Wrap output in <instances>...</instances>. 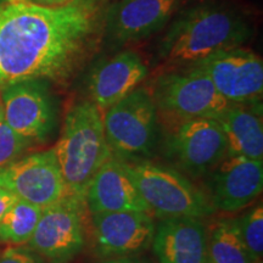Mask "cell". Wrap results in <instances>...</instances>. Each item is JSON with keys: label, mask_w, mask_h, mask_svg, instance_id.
Here are the masks:
<instances>
[{"label": "cell", "mask_w": 263, "mask_h": 263, "mask_svg": "<svg viewBox=\"0 0 263 263\" xmlns=\"http://www.w3.org/2000/svg\"><path fill=\"white\" fill-rule=\"evenodd\" d=\"M105 12L106 0L0 4V89L32 80L70 82L98 50Z\"/></svg>", "instance_id": "cell-1"}, {"label": "cell", "mask_w": 263, "mask_h": 263, "mask_svg": "<svg viewBox=\"0 0 263 263\" xmlns=\"http://www.w3.org/2000/svg\"><path fill=\"white\" fill-rule=\"evenodd\" d=\"M249 20L223 4H202L171 25L159 47V59L171 68L186 67L217 51L241 47L251 37Z\"/></svg>", "instance_id": "cell-2"}, {"label": "cell", "mask_w": 263, "mask_h": 263, "mask_svg": "<svg viewBox=\"0 0 263 263\" xmlns=\"http://www.w3.org/2000/svg\"><path fill=\"white\" fill-rule=\"evenodd\" d=\"M54 151L66 196L84 201L95 173L112 157L105 136L103 112L93 101H81L70 108Z\"/></svg>", "instance_id": "cell-3"}, {"label": "cell", "mask_w": 263, "mask_h": 263, "mask_svg": "<svg viewBox=\"0 0 263 263\" xmlns=\"http://www.w3.org/2000/svg\"><path fill=\"white\" fill-rule=\"evenodd\" d=\"M149 91L157 117H162L167 127L196 118L218 120L230 105L205 72L195 66L164 72Z\"/></svg>", "instance_id": "cell-4"}, {"label": "cell", "mask_w": 263, "mask_h": 263, "mask_svg": "<svg viewBox=\"0 0 263 263\" xmlns=\"http://www.w3.org/2000/svg\"><path fill=\"white\" fill-rule=\"evenodd\" d=\"M124 162L150 213L159 218H202L215 212L211 199L178 170L146 160Z\"/></svg>", "instance_id": "cell-5"}, {"label": "cell", "mask_w": 263, "mask_h": 263, "mask_svg": "<svg viewBox=\"0 0 263 263\" xmlns=\"http://www.w3.org/2000/svg\"><path fill=\"white\" fill-rule=\"evenodd\" d=\"M105 136L111 153L121 160L153 155L159 136V117L149 89L138 87L105 111Z\"/></svg>", "instance_id": "cell-6"}, {"label": "cell", "mask_w": 263, "mask_h": 263, "mask_svg": "<svg viewBox=\"0 0 263 263\" xmlns=\"http://www.w3.org/2000/svg\"><path fill=\"white\" fill-rule=\"evenodd\" d=\"M85 202L71 196L43 209L28 244L50 263H70L84 246Z\"/></svg>", "instance_id": "cell-7"}, {"label": "cell", "mask_w": 263, "mask_h": 263, "mask_svg": "<svg viewBox=\"0 0 263 263\" xmlns=\"http://www.w3.org/2000/svg\"><path fill=\"white\" fill-rule=\"evenodd\" d=\"M192 66L205 72L215 88L230 104H261L263 61L241 47L217 51Z\"/></svg>", "instance_id": "cell-8"}, {"label": "cell", "mask_w": 263, "mask_h": 263, "mask_svg": "<svg viewBox=\"0 0 263 263\" xmlns=\"http://www.w3.org/2000/svg\"><path fill=\"white\" fill-rule=\"evenodd\" d=\"M168 128L167 155L192 177L210 173L227 156L226 137L217 120L196 118Z\"/></svg>", "instance_id": "cell-9"}, {"label": "cell", "mask_w": 263, "mask_h": 263, "mask_svg": "<svg viewBox=\"0 0 263 263\" xmlns=\"http://www.w3.org/2000/svg\"><path fill=\"white\" fill-rule=\"evenodd\" d=\"M3 117L26 139L44 141L57 123V107L45 81L17 82L2 88Z\"/></svg>", "instance_id": "cell-10"}, {"label": "cell", "mask_w": 263, "mask_h": 263, "mask_svg": "<svg viewBox=\"0 0 263 263\" xmlns=\"http://www.w3.org/2000/svg\"><path fill=\"white\" fill-rule=\"evenodd\" d=\"M0 186L42 209L60 201L66 189L54 147L31 154L0 170Z\"/></svg>", "instance_id": "cell-11"}, {"label": "cell", "mask_w": 263, "mask_h": 263, "mask_svg": "<svg viewBox=\"0 0 263 263\" xmlns=\"http://www.w3.org/2000/svg\"><path fill=\"white\" fill-rule=\"evenodd\" d=\"M91 216L94 249L103 258L145 251L153 244L156 226L145 212H99Z\"/></svg>", "instance_id": "cell-12"}, {"label": "cell", "mask_w": 263, "mask_h": 263, "mask_svg": "<svg viewBox=\"0 0 263 263\" xmlns=\"http://www.w3.org/2000/svg\"><path fill=\"white\" fill-rule=\"evenodd\" d=\"M182 0H116L106 8L104 33L117 44L155 34L179 9Z\"/></svg>", "instance_id": "cell-13"}, {"label": "cell", "mask_w": 263, "mask_h": 263, "mask_svg": "<svg viewBox=\"0 0 263 263\" xmlns=\"http://www.w3.org/2000/svg\"><path fill=\"white\" fill-rule=\"evenodd\" d=\"M211 202L215 210L236 212L257 199L263 189L262 161L227 155L212 171Z\"/></svg>", "instance_id": "cell-14"}, {"label": "cell", "mask_w": 263, "mask_h": 263, "mask_svg": "<svg viewBox=\"0 0 263 263\" xmlns=\"http://www.w3.org/2000/svg\"><path fill=\"white\" fill-rule=\"evenodd\" d=\"M84 202L90 215L99 212H145L151 215L128 172L126 162L114 156L95 173Z\"/></svg>", "instance_id": "cell-15"}, {"label": "cell", "mask_w": 263, "mask_h": 263, "mask_svg": "<svg viewBox=\"0 0 263 263\" xmlns=\"http://www.w3.org/2000/svg\"><path fill=\"white\" fill-rule=\"evenodd\" d=\"M149 74L143 58L136 51H121L101 61L88 77L90 101L101 112L136 90Z\"/></svg>", "instance_id": "cell-16"}, {"label": "cell", "mask_w": 263, "mask_h": 263, "mask_svg": "<svg viewBox=\"0 0 263 263\" xmlns=\"http://www.w3.org/2000/svg\"><path fill=\"white\" fill-rule=\"evenodd\" d=\"M153 249L160 263H209L207 233L200 218H164L156 227Z\"/></svg>", "instance_id": "cell-17"}, {"label": "cell", "mask_w": 263, "mask_h": 263, "mask_svg": "<svg viewBox=\"0 0 263 263\" xmlns=\"http://www.w3.org/2000/svg\"><path fill=\"white\" fill-rule=\"evenodd\" d=\"M217 121L226 137L227 155L262 161L261 104H230Z\"/></svg>", "instance_id": "cell-18"}, {"label": "cell", "mask_w": 263, "mask_h": 263, "mask_svg": "<svg viewBox=\"0 0 263 263\" xmlns=\"http://www.w3.org/2000/svg\"><path fill=\"white\" fill-rule=\"evenodd\" d=\"M209 263H255L242 241L238 219H222L207 236Z\"/></svg>", "instance_id": "cell-19"}, {"label": "cell", "mask_w": 263, "mask_h": 263, "mask_svg": "<svg viewBox=\"0 0 263 263\" xmlns=\"http://www.w3.org/2000/svg\"><path fill=\"white\" fill-rule=\"evenodd\" d=\"M42 212V207L17 199L0 221V240L18 245L28 242Z\"/></svg>", "instance_id": "cell-20"}, {"label": "cell", "mask_w": 263, "mask_h": 263, "mask_svg": "<svg viewBox=\"0 0 263 263\" xmlns=\"http://www.w3.org/2000/svg\"><path fill=\"white\" fill-rule=\"evenodd\" d=\"M242 241L255 263L263 256V207L256 206L244 217L238 219Z\"/></svg>", "instance_id": "cell-21"}, {"label": "cell", "mask_w": 263, "mask_h": 263, "mask_svg": "<svg viewBox=\"0 0 263 263\" xmlns=\"http://www.w3.org/2000/svg\"><path fill=\"white\" fill-rule=\"evenodd\" d=\"M31 144V140L11 129L5 122L4 117L0 118V170L18 160Z\"/></svg>", "instance_id": "cell-22"}, {"label": "cell", "mask_w": 263, "mask_h": 263, "mask_svg": "<svg viewBox=\"0 0 263 263\" xmlns=\"http://www.w3.org/2000/svg\"><path fill=\"white\" fill-rule=\"evenodd\" d=\"M0 263H43V261L31 248L10 246L0 255Z\"/></svg>", "instance_id": "cell-23"}, {"label": "cell", "mask_w": 263, "mask_h": 263, "mask_svg": "<svg viewBox=\"0 0 263 263\" xmlns=\"http://www.w3.org/2000/svg\"><path fill=\"white\" fill-rule=\"evenodd\" d=\"M17 197H16L11 192H9L8 189L0 186V221L4 217L6 211L14 205Z\"/></svg>", "instance_id": "cell-24"}, {"label": "cell", "mask_w": 263, "mask_h": 263, "mask_svg": "<svg viewBox=\"0 0 263 263\" xmlns=\"http://www.w3.org/2000/svg\"><path fill=\"white\" fill-rule=\"evenodd\" d=\"M25 2L32 3V4H37L42 6H60L68 4V3L73 2V0H25Z\"/></svg>", "instance_id": "cell-25"}, {"label": "cell", "mask_w": 263, "mask_h": 263, "mask_svg": "<svg viewBox=\"0 0 263 263\" xmlns=\"http://www.w3.org/2000/svg\"><path fill=\"white\" fill-rule=\"evenodd\" d=\"M100 263H143L138 259H133L129 257H117V258H108L106 261H103Z\"/></svg>", "instance_id": "cell-26"}, {"label": "cell", "mask_w": 263, "mask_h": 263, "mask_svg": "<svg viewBox=\"0 0 263 263\" xmlns=\"http://www.w3.org/2000/svg\"><path fill=\"white\" fill-rule=\"evenodd\" d=\"M25 0H0V4H9V3H21Z\"/></svg>", "instance_id": "cell-27"}, {"label": "cell", "mask_w": 263, "mask_h": 263, "mask_svg": "<svg viewBox=\"0 0 263 263\" xmlns=\"http://www.w3.org/2000/svg\"><path fill=\"white\" fill-rule=\"evenodd\" d=\"M0 118H3V104H2V89H0Z\"/></svg>", "instance_id": "cell-28"}]
</instances>
